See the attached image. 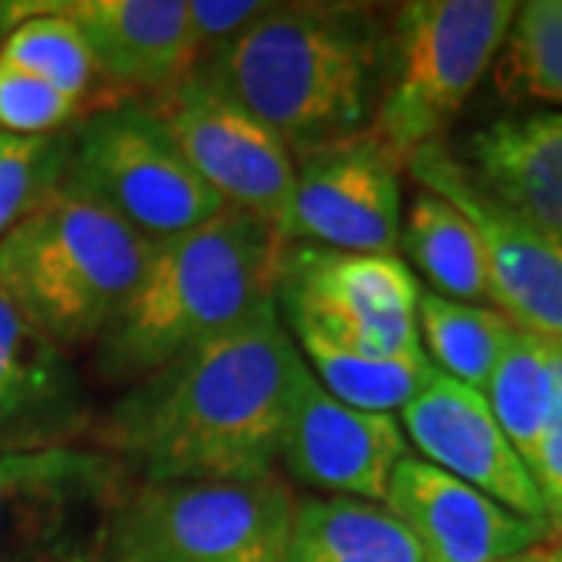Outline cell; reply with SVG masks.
<instances>
[{
	"label": "cell",
	"instance_id": "1",
	"mask_svg": "<svg viewBox=\"0 0 562 562\" xmlns=\"http://www.w3.org/2000/svg\"><path fill=\"white\" fill-rule=\"evenodd\" d=\"M303 366L272 303L122 387L101 416L94 413L85 443L120 462L132 484L257 482L279 472Z\"/></svg>",
	"mask_w": 562,
	"mask_h": 562
},
{
	"label": "cell",
	"instance_id": "21",
	"mask_svg": "<svg viewBox=\"0 0 562 562\" xmlns=\"http://www.w3.org/2000/svg\"><path fill=\"white\" fill-rule=\"evenodd\" d=\"M484 401L525 469L562 403V344L513 328L484 384Z\"/></svg>",
	"mask_w": 562,
	"mask_h": 562
},
{
	"label": "cell",
	"instance_id": "5",
	"mask_svg": "<svg viewBox=\"0 0 562 562\" xmlns=\"http://www.w3.org/2000/svg\"><path fill=\"white\" fill-rule=\"evenodd\" d=\"M513 0H416L391 22V63L369 132L406 169L425 144L443 140L516 16Z\"/></svg>",
	"mask_w": 562,
	"mask_h": 562
},
{
	"label": "cell",
	"instance_id": "8",
	"mask_svg": "<svg viewBox=\"0 0 562 562\" xmlns=\"http://www.w3.org/2000/svg\"><path fill=\"white\" fill-rule=\"evenodd\" d=\"M419 281L397 254H344L288 241L276 306L288 331L375 353H419Z\"/></svg>",
	"mask_w": 562,
	"mask_h": 562
},
{
	"label": "cell",
	"instance_id": "3",
	"mask_svg": "<svg viewBox=\"0 0 562 562\" xmlns=\"http://www.w3.org/2000/svg\"><path fill=\"white\" fill-rule=\"evenodd\" d=\"M284 235L241 210L150 241L138 281L91 347L98 382L128 387L276 303Z\"/></svg>",
	"mask_w": 562,
	"mask_h": 562
},
{
	"label": "cell",
	"instance_id": "10",
	"mask_svg": "<svg viewBox=\"0 0 562 562\" xmlns=\"http://www.w3.org/2000/svg\"><path fill=\"white\" fill-rule=\"evenodd\" d=\"M147 106L228 210L257 216L284 235L294 198V154L269 125L194 76L147 98Z\"/></svg>",
	"mask_w": 562,
	"mask_h": 562
},
{
	"label": "cell",
	"instance_id": "24",
	"mask_svg": "<svg viewBox=\"0 0 562 562\" xmlns=\"http://www.w3.org/2000/svg\"><path fill=\"white\" fill-rule=\"evenodd\" d=\"M416 325L422 350L435 362V369L482 394L497 366V357L516 328L494 306L447 301L431 291L419 294Z\"/></svg>",
	"mask_w": 562,
	"mask_h": 562
},
{
	"label": "cell",
	"instance_id": "2",
	"mask_svg": "<svg viewBox=\"0 0 562 562\" xmlns=\"http://www.w3.org/2000/svg\"><path fill=\"white\" fill-rule=\"evenodd\" d=\"M391 63V29L366 3H269L191 76L238 103L297 157L369 132Z\"/></svg>",
	"mask_w": 562,
	"mask_h": 562
},
{
	"label": "cell",
	"instance_id": "4",
	"mask_svg": "<svg viewBox=\"0 0 562 562\" xmlns=\"http://www.w3.org/2000/svg\"><path fill=\"white\" fill-rule=\"evenodd\" d=\"M150 241L57 184L0 238V294L63 353L91 350L138 281Z\"/></svg>",
	"mask_w": 562,
	"mask_h": 562
},
{
	"label": "cell",
	"instance_id": "7",
	"mask_svg": "<svg viewBox=\"0 0 562 562\" xmlns=\"http://www.w3.org/2000/svg\"><path fill=\"white\" fill-rule=\"evenodd\" d=\"M60 184L101 203L147 241L191 232L225 210L140 98L91 110L69 125Z\"/></svg>",
	"mask_w": 562,
	"mask_h": 562
},
{
	"label": "cell",
	"instance_id": "28",
	"mask_svg": "<svg viewBox=\"0 0 562 562\" xmlns=\"http://www.w3.org/2000/svg\"><path fill=\"white\" fill-rule=\"evenodd\" d=\"M266 7L269 3L260 0H188V25L198 57L222 41L235 38L254 20H260Z\"/></svg>",
	"mask_w": 562,
	"mask_h": 562
},
{
	"label": "cell",
	"instance_id": "25",
	"mask_svg": "<svg viewBox=\"0 0 562 562\" xmlns=\"http://www.w3.org/2000/svg\"><path fill=\"white\" fill-rule=\"evenodd\" d=\"M494 85L506 101L562 106V0L519 3L494 60Z\"/></svg>",
	"mask_w": 562,
	"mask_h": 562
},
{
	"label": "cell",
	"instance_id": "18",
	"mask_svg": "<svg viewBox=\"0 0 562 562\" xmlns=\"http://www.w3.org/2000/svg\"><path fill=\"white\" fill-rule=\"evenodd\" d=\"M462 166L494 201L562 241V113L491 122L469 138Z\"/></svg>",
	"mask_w": 562,
	"mask_h": 562
},
{
	"label": "cell",
	"instance_id": "22",
	"mask_svg": "<svg viewBox=\"0 0 562 562\" xmlns=\"http://www.w3.org/2000/svg\"><path fill=\"white\" fill-rule=\"evenodd\" d=\"M401 247L431 294L460 303H491L487 262L472 222L457 206L419 188L401 225Z\"/></svg>",
	"mask_w": 562,
	"mask_h": 562
},
{
	"label": "cell",
	"instance_id": "12",
	"mask_svg": "<svg viewBox=\"0 0 562 562\" xmlns=\"http://www.w3.org/2000/svg\"><path fill=\"white\" fill-rule=\"evenodd\" d=\"M401 172L372 132L297 154L284 238L344 254H397Z\"/></svg>",
	"mask_w": 562,
	"mask_h": 562
},
{
	"label": "cell",
	"instance_id": "11",
	"mask_svg": "<svg viewBox=\"0 0 562 562\" xmlns=\"http://www.w3.org/2000/svg\"><path fill=\"white\" fill-rule=\"evenodd\" d=\"M406 169L419 188L457 206L479 232L491 306L516 328L562 344V241L494 201L443 140L416 150Z\"/></svg>",
	"mask_w": 562,
	"mask_h": 562
},
{
	"label": "cell",
	"instance_id": "14",
	"mask_svg": "<svg viewBox=\"0 0 562 562\" xmlns=\"http://www.w3.org/2000/svg\"><path fill=\"white\" fill-rule=\"evenodd\" d=\"M397 422L406 441L419 447L422 460L482 491L509 513L547 522L538 487L482 391L438 372L403 406Z\"/></svg>",
	"mask_w": 562,
	"mask_h": 562
},
{
	"label": "cell",
	"instance_id": "15",
	"mask_svg": "<svg viewBox=\"0 0 562 562\" xmlns=\"http://www.w3.org/2000/svg\"><path fill=\"white\" fill-rule=\"evenodd\" d=\"M382 506L409 528L428 562H516L550 535L547 522L509 513L422 457L394 469Z\"/></svg>",
	"mask_w": 562,
	"mask_h": 562
},
{
	"label": "cell",
	"instance_id": "29",
	"mask_svg": "<svg viewBox=\"0 0 562 562\" xmlns=\"http://www.w3.org/2000/svg\"><path fill=\"white\" fill-rule=\"evenodd\" d=\"M528 475L538 487L543 519L550 525V531L562 535V403L528 460Z\"/></svg>",
	"mask_w": 562,
	"mask_h": 562
},
{
	"label": "cell",
	"instance_id": "23",
	"mask_svg": "<svg viewBox=\"0 0 562 562\" xmlns=\"http://www.w3.org/2000/svg\"><path fill=\"white\" fill-rule=\"evenodd\" d=\"M291 338H297L294 344L316 382L331 397L366 413H401L438 375L425 350L406 357H375L341 347L313 331H291Z\"/></svg>",
	"mask_w": 562,
	"mask_h": 562
},
{
	"label": "cell",
	"instance_id": "19",
	"mask_svg": "<svg viewBox=\"0 0 562 562\" xmlns=\"http://www.w3.org/2000/svg\"><path fill=\"white\" fill-rule=\"evenodd\" d=\"M284 562H428L409 528L382 503L297 497Z\"/></svg>",
	"mask_w": 562,
	"mask_h": 562
},
{
	"label": "cell",
	"instance_id": "26",
	"mask_svg": "<svg viewBox=\"0 0 562 562\" xmlns=\"http://www.w3.org/2000/svg\"><path fill=\"white\" fill-rule=\"evenodd\" d=\"M69 157V128L57 135H3L0 132V238L57 191Z\"/></svg>",
	"mask_w": 562,
	"mask_h": 562
},
{
	"label": "cell",
	"instance_id": "20",
	"mask_svg": "<svg viewBox=\"0 0 562 562\" xmlns=\"http://www.w3.org/2000/svg\"><path fill=\"white\" fill-rule=\"evenodd\" d=\"M0 60L13 63L47 85L60 88L63 94L81 103L85 113L125 101L103 81L79 25L63 16L54 0L0 3Z\"/></svg>",
	"mask_w": 562,
	"mask_h": 562
},
{
	"label": "cell",
	"instance_id": "17",
	"mask_svg": "<svg viewBox=\"0 0 562 562\" xmlns=\"http://www.w3.org/2000/svg\"><path fill=\"white\" fill-rule=\"evenodd\" d=\"M57 7L79 25L98 72L120 98H157L198 63L188 0H66Z\"/></svg>",
	"mask_w": 562,
	"mask_h": 562
},
{
	"label": "cell",
	"instance_id": "6",
	"mask_svg": "<svg viewBox=\"0 0 562 562\" xmlns=\"http://www.w3.org/2000/svg\"><path fill=\"white\" fill-rule=\"evenodd\" d=\"M294 501L281 472L257 482L132 484L98 562H284Z\"/></svg>",
	"mask_w": 562,
	"mask_h": 562
},
{
	"label": "cell",
	"instance_id": "30",
	"mask_svg": "<svg viewBox=\"0 0 562 562\" xmlns=\"http://www.w3.org/2000/svg\"><path fill=\"white\" fill-rule=\"evenodd\" d=\"M516 562H562V547H557V550H531V553H525V557H519Z\"/></svg>",
	"mask_w": 562,
	"mask_h": 562
},
{
	"label": "cell",
	"instance_id": "13",
	"mask_svg": "<svg viewBox=\"0 0 562 562\" xmlns=\"http://www.w3.org/2000/svg\"><path fill=\"white\" fill-rule=\"evenodd\" d=\"M406 457L409 441L397 416L347 406L303 366L279 447L281 469L291 482L328 497L382 503L394 469Z\"/></svg>",
	"mask_w": 562,
	"mask_h": 562
},
{
	"label": "cell",
	"instance_id": "9",
	"mask_svg": "<svg viewBox=\"0 0 562 562\" xmlns=\"http://www.w3.org/2000/svg\"><path fill=\"white\" fill-rule=\"evenodd\" d=\"M128 487L120 462L88 443L0 457V562H98Z\"/></svg>",
	"mask_w": 562,
	"mask_h": 562
},
{
	"label": "cell",
	"instance_id": "27",
	"mask_svg": "<svg viewBox=\"0 0 562 562\" xmlns=\"http://www.w3.org/2000/svg\"><path fill=\"white\" fill-rule=\"evenodd\" d=\"M85 116L81 103L38 76L0 60V132L3 135H57Z\"/></svg>",
	"mask_w": 562,
	"mask_h": 562
},
{
	"label": "cell",
	"instance_id": "16",
	"mask_svg": "<svg viewBox=\"0 0 562 562\" xmlns=\"http://www.w3.org/2000/svg\"><path fill=\"white\" fill-rule=\"evenodd\" d=\"M94 403L69 353L0 294V457L88 441Z\"/></svg>",
	"mask_w": 562,
	"mask_h": 562
}]
</instances>
